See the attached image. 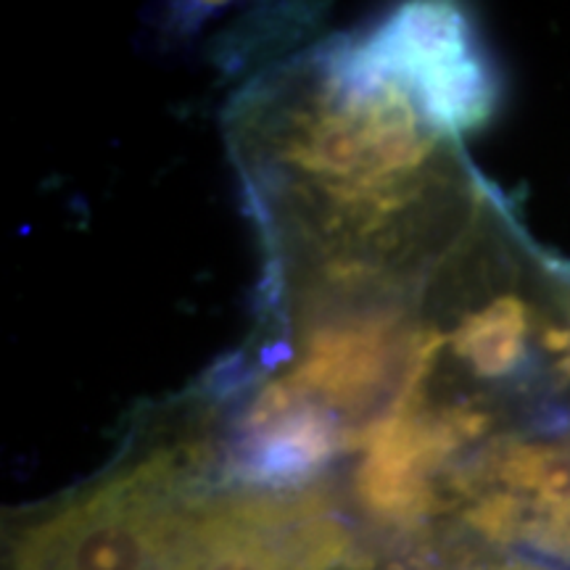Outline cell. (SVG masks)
<instances>
[{"label":"cell","instance_id":"4","mask_svg":"<svg viewBox=\"0 0 570 570\" xmlns=\"http://www.w3.org/2000/svg\"><path fill=\"white\" fill-rule=\"evenodd\" d=\"M523 304L502 296L462 320L452 336V348L475 375L499 377L515 370L523 354Z\"/></svg>","mask_w":570,"mask_h":570},{"label":"cell","instance_id":"5","mask_svg":"<svg viewBox=\"0 0 570 570\" xmlns=\"http://www.w3.org/2000/svg\"><path fill=\"white\" fill-rule=\"evenodd\" d=\"M499 570H531V568H515V566H510V568H499Z\"/></svg>","mask_w":570,"mask_h":570},{"label":"cell","instance_id":"2","mask_svg":"<svg viewBox=\"0 0 570 570\" xmlns=\"http://www.w3.org/2000/svg\"><path fill=\"white\" fill-rule=\"evenodd\" d=\"M352 544L323 491L235 483L190 497L161 570H338Z\"/></svg>","mask_w":570,"mask_h":570},{"label":"cell","instance_id":"1","mask_svg":"<svg viewBox=\"0 0 570 570\" xmlns=\"http://www.w3.org/2000/svg\"><path fill=\"white\" fill-rule=\"evenodd\" d=\"M204 460L194 444H164L122 462L21 525L11 570H161Z\"/></svg>","mask_w":570,"mask_h":570},{"label":"cell","instance_id":"3","mask_svg":"<svg viewBox=\"0 0 570 570\" xmlns=\"http://www.w3.org/2000/svg\"><path fill=\"white\" fill-rule=\"evenodd\" d=\"M439 127L460 130L487 109L489 92L468 30L454 11L407 9L365 40Z\"/></svg>","mask_w":570,"mask_h":570}]
</instances>
